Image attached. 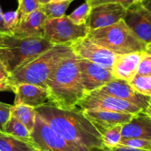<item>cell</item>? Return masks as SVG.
Listing matches in <instances>:
<instances>
[{
	"label": "cell",
	"instance_id": "cell-12",
	"mask_svg": "<svg viewBox=\"0 0 151 151\" xmlns=\"http://www.w3.org/2000/svg\"><path fill=\"white\" fill-rule=\"evenodd\" d=\"M99 91L107 95L132 103L143 110L149 102V96L139 93L132 88L128 82L122 79H113Z\"/></svg>",
	"mask_w": 151,
	"mask_h": 151
},
{
	"label": "cell",
	"instance_id": "cell-41",
	"mask_svg": "<svg viewBox=\"0 0 151 151\" xmlns=\"http://www.w3.org/2000/svg\"><path fill=\"white\" fill-rule=\"evenodd\" d=\"M135 4H142L145 2V0H134Z\"/></svg>",
	"mask_w": 151,
	"mask_h": 151
},
{
	"label": "cell",
	"instance_id": "cell-30",
	"mask_svg": "<svg viewBox=\"0 0 151 151\" xmlns=\"http://www.w3.org/2000/svg\"><path fill=\"white\" fill-rule=\"evenodd\" d=\"M12 106L0 101V134H5V125L11 116Z\"/></svg>",
	"mask_w": 151,
	"mask_h": 151
},
{
	"label": "cell",
	"instance_id": "cell-16",
	"mask_svg": "<svg viewBox=\"0 0 151 151\" xmlns=\"http://www.w3.org/2000/svg\"><path fill=\"white\" fill-rule=\"evenodd\" d=\"M142 53L116 54L111 70L114 78L130 82L137 74Z\"/></svg>",
	"mask_w": 151,
	"mask_h": 151
},
{
	"label": "cell",
	"instance_id": "cell-18",
	"mask_svg": "<svg viewBox=\"0 0 151 151\" xmlns=\"http://www.w3.org/2000/svg\"><path fill=\"white\" fill-rule=\"evenodd\" d=\"M122 139H144L151 140V119L140 112L129 122L122 125Z\"/></svg>",
	"mask_w": 151,
	"mask_h": 151
},
{
	"label": "cell",
	"instance_id": "cell-24",
	"mask_svg": "<svg viewBox=\"0 0 151 151\" xmlns=\"http://www.w3.org/2000/svg\"><path fill=\"white\" fill-rule=\"evenodd\" d=\"M129 84L139 93L151 97V76L136 74Z\"/></svg>",
	"mask_w": 151,
	"mask_h": 151
},
{
	"label": "cell",
	"instance_id": "cell-31",
	"mask_svg": "<svg viewBox=\"0 0 151 151\" xmlns=\"http://www.w3.org/2000/svg\"><path fill=\"white\" fill-rule=\"evenodd\" d=\"M86 2L89 4L91 8L102 4L119 3L123 5L126 9H128L135 4L134 0H86Z\"/></svg>",
	"mask_w": 151,
	"mask_h": 151
},
{
	"label": "cell",
	"instance_id": "cell-40",
	"mask_svg": "<svg viewBox=\"0 0 151 151\" xmlns=\"http://www.w3.org/2000/svg\"><path fill=\"white\" fill-rule=\"evenodd\" d=\"M39 2H40V5H45V4L49 3L52 1V0H38Z\"/></svg>",
	"mask_w": 151,
	"mask_h": 151
},
{
	"label": "cell",
	"instance_id": "cell-4",
	"mask_svg": "<svg viewBox=\"0 0 151 151\" xmlns=\"http://www.w3.org/2000/svg\"><path fill=\"white\" fill-rule=\"evenodd\" d=\"M87 37L116 54L143 52L147 45L140 40L124 19L102 28L89 30Z\"/></svg>",
	"mask_w": 151,
	"mask_h": 151
},
{
	"label": "cell",
	"instance_id": "cell-37",
	"mask_svg": "<svg viewBox=\"0 0 151 151\" xmlns=\"http://www.w3.org/2000/svg\"><path fill=\"white\" fill-rule=\"evenodd\" d=\"M143 113H145L148 117L151 119V97H150L149 102L146 108L143 110Z\"/></svg>",
	"mask_w": 151,
	"mask_h": 151
},
{
	"label": "cell",
	"instance_id": "cell-19",
	"mask_svg": "<svg viewBox=\"0 0 151 151\" xmlns=\"http://www.w3.org/2000/svg\"><path fill=\"white\" fill-rule=\"evenodd\" d=\"M11 116L17 118L20 122L22 123L30 133L33 132L36 116L35 108L23 104L13 105L11 108Z\"/></svg>",
	"mask_w": 151,
	"mask_h": 151
},
{
	"label": "cell",
	"instance_id": "cell-36",
	"mask_svg": "<svg viewBox=\"0 0 151 151\" xmlns=\"http://www.w3.org/2000/svg\"><path fill=\"white\" fill-rule=\"evenodd\" d=\"M141 5L143 6L147 17H148L150 21L151 22V0H145V2L141 4Z\"/></svg>",
	"mask_w": 151,
	"mask_h": 151
},
{
	"label": "cell",
	"instance_id": "cell-11",
	"mask_svg": "<svg viewBox=\"0 0 151 151\" xmlns=\"http://www.w3.org/2000/svg\"><path fill=\"white\" fill-rule=\"evenodd\" d=\"M127 9L119 3L97 5L91 9L87 26L89 30L102 28L124 19Z\"/></svg>",
	"mask_w": 151,
	"mask_h": 151
},
{
	"label": "cell",
	"instance_id": "cell-22",
	"mask_svg": "<svg viewBox=\"0 0 151 151\" xmlns=\"http://www.w3.org/2000/svg\"><path fill=\"white\" fill-rule=\"evenodd\" d=\"M73 1L65 2H51L40 5V10L45 14L47 19L60 18L65 15L67 9Z\"/></svg>",
	"mask_w": 151,
	"mask_h": 151
},
{
	"label": "cell",
	"instance_id": "cell-26",
	"mask_svg": "<svg viewBox=\"0 0 151 151\" xmlns=\"http://www.w3.org/2000/svg\"><path fill=\"white\" fill-rule=\"evenodd\" d=\"M18 2L17 11L19 14V22L40 8V4L38 0H18Z\"/></svg>",
	"mask_w": 151,
	"mask_h": 151
},
{
	"label": "cell",
	"instance_id": "cell-20",
	"mask_svg": "<svg viewBox=\"0 0 151 151\" xmlns=\"http://www.w3.org/2000/svg\"><path fill=\"white\" fill-rule=\"evenodd\" d=\"M5 134L31 144L30 133L22 123L13 116H11L5 125Z\"/></svg>",
	"mask_w": 151,
	"mask_h": 151
},
{
	"label": "cell",
	"instance_id": "cell-1",
	"mask_svg": "<svg viewBox=\"0 0 151 151\" xmlns=\"http://www.w3.org/2000/svg\"><path fill=\"white\" fill-rule=\"evenodd\" d=\"M40 116L57 134L83 151H106L101 134L81 110H61L45 103L35 108Z\"/></svg>",
	"mask_w": 151,
	"mask_h": 151
},
{
	"label": "cell",
	"instance_id": "cell-9",
	"mask_svg": "<svg viewBox=\"0 0 151 151\" xmlns=\"http://www.w3.org/2000/svg\"><path fill=\"white\" fill-rule=\"evenodd\" d=\"M69 46L79 57L88 59L110 70H112L116 54L95 44L87 36L73 42Z\"/></svg>",
	"mask_w": 151,
	"mask_h": 151
},
{
	"label": "cell",
	"instance_id": "cell-3",
	"mask_svg": "<svg viewBox=\"0 0 151 151\" xmlns=\"http://www.w3.org/2000/svg\"><path fill=\"white\" fill-rule=\"evenodd\" d=\"M73 53L69 45H54L14 70L8 81L14 88L20 84H31L46 89L47 80L53 71Z\"/></svg>",
	"mask_w": 151,
	"mask_h": 151
},
{
	"label": "cell",
	"instance_id": "cell-7",
	"mask_svg": "<svg viewBox=\"0 0 151 151\" xmlns=\"http://www.w3.org/2000/svg\"><path fill=\"white\" fill-rule=\"evenodd\" d=\"M30 138L31 145L38 149L46 151H83L57 134L37 114Z\"/></svg>",
	"mask_w": 151,
	"mask_h": 151
},
{
	"label": "cell",
	"instance_id": "cell-21",
	"mask_svg": "<svg viewBox=\"0 0 151 151\" xmlns=\"http://www.w3.org/2000/svg\"><path fill=\"white\" fill-rule=\"evenodd\" d=\"M34 147L7 134H0V151H32Z\"/></svg>",
	"mask_w": 151,
	"mask_h": 151
},
{
	"label": "cell",
	"instance_id": "cell-39",
	"mask_svg": "<svg viewBox=\"0 0 151 151\" xmlns=\"http://www.w3.org/2000/svg\"><path fill=\"white\" fill-rule=\"evenodd\" d=\"M145 52L146 53H147V54L151 55V43H150V44L147 45L146 48H145Z\"/></svg>",
	"mask_w": 151,
	"mask_h": 151
},
{
	"label": "cell",
	"instance_id": "cell-43",
	"mask_svg": "<svg viewBox=\"0 0 151 151\" xmlns=\"http://www.w3.org/2000/svg\"><path fill=\"white\" fill-rule=\"evenodd\" d=\"M32 151H46V150H41V149H38V148H34Z\"/></svg>",
	"mask_w": 151,
	"mask_h": 151
},
{
	"label": "cell",
	"instance_id": "cell-5",
	"mask_svg": "<svg viewBox=\"0 0 151 151\" xmlns=\"http://www.w3.org/2000/svg\"><path fill=\"white\" fill-rule=\"evenodd\" d=\"M53 45H54L42 37L18 38L7 34L3 45L0 47V60L11 73L23 63Z\"/></svg>",
	"mask_w": 151,
	"mask_h": 151
},
{
	"label": "cell",
	"instance_id": "cell-10",
	"mask_svg": "<svg viewBox=\"0 0 151 151\" xmlns=\"http://www.w3.org/2000/svg\"><path fill=\"white\" fill-rule=\"evenodd\" d=\"M78 65L81 80L87 95L93 91L101 89L115 79L110 70L99 66L88 59L78 56Z\"/></svg>",
	"mask_w": 151,
	"mask_h": 151
},
{
	"label": "cell",
	"instance_id": "cell-38",
	"mask_svg": "<svg viewBox=\"0 0 151 151\" xmlns=\"http://www.w3.org/2000/svg\"><path fill=\"white\" fill-rule=\"evenodd\" d=\"M6 33H0V47L3 45L4 40H5V38L6 36Z\"/></svg>",
	"mask_w": 151,
	"mask_h": 151
},
{
	"label": "cell",
	"instance_id": "cell-14",
	"mask_svg": "<svg viewBox=\"0 0 151 151\" xmlns=\"http://www.w3.org/2000/svg\"><path fill=\"white\" fill-rule=\"evenodd\" d=\"M124 20L139 40L146 45L151 43V22L141 4L128 8Z\"/></svg>",
	"mask_w": 151,
	"mask_h": 151
},
{
	"label": "cell",
	"instance_id": "cell-8",
	"mask_svg": "<svg viewBox=\"0 0 151 151\" xmlns=\"http://www.w3.org/2000/svg\"><path fill=\"white\" fill-rule=\"evenodd\" d=\"M81 111L84 110H107L138 114L143 111L142 108L124 100L107 95L96 90L90 93L78 103Z\"/></svg>",
	"mask_w": 151,
	"mask_h": 151
},
{
	"label": "cell",
	"instance_id": "cell-29",
	"mask_svg": "<svg viewBox=\"0 0 151 151\" xmlns=\"http://www.w3.org/2000/svg\"><path fill=\"white\" fill-rule=\"evenodd\" d=\"M19 14L17 10L4 14V22H5V27L11 35L14 29L19 23Z\"/></svg>",
	"mask_w": 151,
	"mask_h": 151
},
{
	"label": "cell",
	"instance_id": "cell-35",
	"mask_svg": "<svg viewBox=\"0 0 151 151\" xmlns=\"http://www.w3.org/2000/svg\"><path fill=\"white\" fill-rule=\"evenodd\" d=\"M0 33H6V34L11 35L6 28L5 24V22H4V14L2 13V10L0 6Z\"/></svg>",
	"mask_w": 151,
	"mask_h": 151
},
{
	"label": "cell",
	"instance_id": "cell-32",
	"mask_svg": "<svg viewBox=\"0 0 151 151\" xmlns=\"http://www.w3.org/2000/svg\"><path fill=\"white\" fill-rule=\"evenodd\" d=\"M106 151H151V150H145L136 149V148L129 147L123 146V145H117L115 147L108 149Z\"/></svg>",
	"mask_w": 151,
	"mask_h": 151
},
{
	"label": "cell",
	"instance_id": "cell-2",
	"mask_svg": "<svg viewBox=\"0 0 151 151\" xmlns=\"http://www.w3.org/2000/svg\"><path fill=\"white\" fill-rule=\"evenodd\" d=\"M49 104L61 110H72L86 96L81 80L78 56L73 53L58 65L46 86Z\"/></svg>",
	"mask_w": 151,
	"mask_h": 151
},
{
	"label": "cell",
	"instance_id": "cell-42",
	"mask_svg": "<svg viewBox=\"0 0 151 151\" xmlns=\"http://www.w3.org/2000/svg\"><path fill=\"white\" fill-rule=\"evenodd\" d=\"M65 1H73V0H52L51 2H65Z\"/></svg>",
	"mask_w": 151,
	"mask_h": 151
},
{
	"label": "cell",
	"instance_id": "cell-17",
	"mask_svg": "<svg viewBox=\"0 0 151 151\" xmlns=\"http://www.w3.org/2000/svg\"><path fill=\"white\" fill-rule=\"evenodd\" d=\"M47 17L40 9L27 16L20 22L13 31L12 35L18 38H44V25Z\"/></svg>",
	"mask_w": 151,
	"mask_h": 151
},
{
	"label": "cell",
	"instance_id": "cell-28",
	"mask_svg": "<svg viewBox=\"0 0 151 151\" xmlns=\"http://www.w3.org/2000/svg\"><path fill=\"white\" fill-rule=\"evenodd\" d=\"M137 74L145 76H151V55L143 51L141 55V61L138 68Z\"/></svg>",
	"mask_w": 151,
	"mask_h": 151
},
{
	"label": "cell",
	"instance_id": "cell-27",
	"mask_svg": "<svg viewBox=\"0 0 151 151\" xmlns=\"http://www.w3.org/2000/svg\"><path fill=\"white\" fill-rule=\"evenodd\" d=\"M119 145L145 150H151V140L144 139H122Z\"/></svg>",
	"mask_w": 151,
	"mask_h": 151
},
{
	"label": "cell",
	"instance_id": "cell-15",
	"mask_svg": "<svg viewBox=\"0 0 151 151\" xmlns=\"http://www.w3.org/2000/svg\"><path fill=\"white\" fill-rule=\"evenodd\" d=\"M14 105L30 106L37 108L46 103L48 97L47 89L31 84H20L15 86Z\"/></svg>",
	"mask_w": 151,
	"mask_h": 151
},
{
	"label": "cell",
	"instance_id": "cell-23",
	"mask_svg": "<svg viewBox=\"0 0 151 151\" xmlns=\"http://www.w3.org/2000/svg\"><path fill=\"white\" fill-rule=\"evenodd\" d=\"M122 124H119L110 128L101 135L103 144L107 150L119 145L122 139Z\"/></svg>",
	"mask_w": 151,
	"mask_h": 151
},
{
	"label": "cell",
	"instance_id": "cell-33",
	"mask_svg": "<svg viewBox=\"0 0 151 151\" xmlns=\"http://www.w3.org/2000/svg\"><path fill=\"white\" fill-rule=\"evenodd\" d=\"M14 88L8 80H0V92L1 91H11L14 92Z\"/></svg>",
	"mask_w": 151,
	"mask_h": 151
},
{
	"label": "cell",
	"instance_id": "cell-25",
	"mask_svg": "<svg viewBox=\"0 0 151 151\" xmlns=\"http://www.w3.org/2000/svg\"><path fill=\"white\" fill-rule=\"evenodd\" d=\"M91 9L92 8L90 6L89 4L85 2L68 17L73 22L77 25L86 24L90 14H91Z\"/></svg>",
	"mask_w": 151,
	"mask_h": 151
},
{
	"label": "cell",
	"instance_id": "cell-13",
	"mask_svg": "<svg viewBox=\"0 0 151 151\" xmlns=\"http://www.w3.org/2000/svg\"><path fill=\"white\" fill-rule=\"evenodd\" d=\"M85 117L101 135L111 127L119 124L129 122L135 114L107 111V110H84L82 111Z\"/></svg>",
	"mask_w": 151,
	"mask_h": 151
},
{
	"label": "cell",
	"instance_id": "cell-34",
	"mask_svg": "<svg viewBox=\"0 0 151 151\" xmlns=\"http://www.w3.org/2000/svg\"><path fill=\"white\" fill-rule=\"evenodd\" d=\"M10 73L7 70L2 62L0 60V80H8L10 76Z\"/></svg>",
	"mask_w": 151,
	"mask_h": 151
},
{
	"label": "cell",
	"instance_id": "cell-6",
	"mask_svg": "<svg viewBox=\"0 0 151 151\" xmlns=\"http://www.w3.org/2000/svg\"><path fill=\"white\" fill-rule=\"evenodd\" d=\"M44 39L52 45H69L73 42L88 36L89 28L87 24L77 25L68 16L47 19L44 25Z\"/></svg>",
	"mask_w": 151,
	"mask_h": 151
}]
</instances>
